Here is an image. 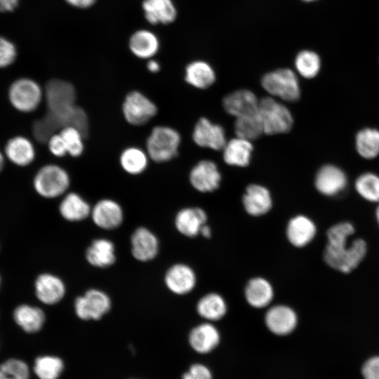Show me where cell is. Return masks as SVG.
Returning <instances> with one entry per match:
<instances>
[{"instance_id":"obj_1","label":"cell","mask_w":379,"mask_h":379,"mask_svg":"<svg viewBox=\"0 0 379 379\" xmlns=\"http://www.w3.org/2000/svg\"><path fill=\"white\" fill-rule=\"evenodd\" d=\"M354 232L353 225L348 222H339L328 230L324 260L328 266L350 273L361 262L366 253V244L363 239H357L348 244V238Z\"/></svg>"},{"instance_id":"obj_2","label":"cell","mask_w":379,"mask_h":379,"mask_svg":"<svg viewBox=\"0 0 379 379\" xmlns=\"http://www.w3.org/2000/svg\"><path fill=\"white\" fill-rule=\"evenodd\" d=\"M180 142V135L175 128L156 126L146 139L145 149L151 161L165 163L177 156Z\"/></svg>"},{"instance_id":"obj_3","label":"cell","mask_w":379,"mask_h":379,"mask_svg":"<svg viewBox=\"0 0 379 379\" xmlns=\"http://www.w3.org/2000/svg\"><path fill=\"white\" fill-rule=\"evenodd\" d=\"M44 91L47 113L55 120L61 129V119L77 105L76 88L68 81L53 79L48 81Z\"/></svg>"},{"instance_id":"obj_4","label":"cell","mask_w":379,"mask_h":379,"mask_svg":"<svg viewBox=\"0 0 379 379\" xmlns=\"http://www.w3.org/2000/svg\"><path fill=\"white\" fill-rule=\"evenodd\" d=\"M71 184L68 171L62 166L49 164L42 166L36 173L33 185L41 197L53 199L66 194Z\"/></svg>"},{"instance_id":"obj_5","label":"cell","mask_w":379,"mask_h":379,"mask_svg":"<svg viewBox=\"0 0 379 379\" xmlns=\"http://www.w3.org/2000/svg\"><path fill=\"white\" fill-rule=\"evenodd\" d=\"M258 113L265 134L284 133L292 128L293 119L290 110L271 97L259 100Z\"/></svg>"},{"instance_id":"obj_6","label":"cell","mask_w":379,"mask_h":379,"mask_svg":"<svg viewBox=\"0 0 379 379\" xmlns=\"http://www.w3.org/2000/svg\"><path fill=\"white\" fill-rule=\"evenodd\" d=\"M261 84L269 94L287 102H295L300 96L298 77L288 68H281L265 74L262 78Z\"/></svg>"},{"instance_id":"obj_7","label":"cell","mask_w":379,"mask_h":379,"mask_svg":"<svg viewBox=\"0 0 379 379\" xmlns=\"http://www.w3.org/2000/svg\"><path fill=\"white\" fill-rule=\"evenodd\" d=\"M121 110L126 121L134 126L145 125L158 113L155 102L138 90L131 91L125 95Z\"/></svg>"},{"instance_id":"obj_8","label":"cell","mask_w":379,"mask_h":379,"mask_svg":"<svg viewBox=\"0 0 379 379\" xmlns=\"http://www.w3.org/2000/svg\"><path fill=\"white\" fill-rule=\"evenodd\" d=\"M44 91L35 81L28 79H19L10 86L8 98L12 105L18 111L31 112L39 106Z\"/></svg>"},{"instance_id":"obj_9","label":"cell","mask_w":379,"mask_h":379,"mask_svg":"<svg viewBox=\"0 0 379 379\" xmlns=\"http://www.w3.org/2000/svg\"><path fill=\"white\" fill-rule=\"evenodd\" d=\"M109 296L104 292L91 289L84 295L78 297L74 303L77 315L84 320H98L110 309Z\"/></svg>"},{"instance_id":"obj_10","label":"cell","mask_w":379,"mask_h":379,"mask_svg":"<svg viewBox=\"0 0 379 379\" xmlns=\"http://www.w3.org/2000/svg\"><path fill=\"white\" fill-rule=\"evenodd\" d=\"M264 321L267 329L276 335L291 333L298 325L295 311L288 305L279 304L270 307L265 312Z\"/></svg>"},{"instance_id":"obj_11","label":"cell","mask_w":379,"mask_h":379,"mask_svg":"<svg viewBox=\"0 0 379 379\" xmlns=\"http://www.w3.org/2000/svg\"><path fill=\"white\" fill-rule=\"evenodd\" d=\"M192 138L197 145L214 150L222 149L227 143L224 128L204 117L197 122Z\"/></svg>"},{"instance_id":"obj_12","label":"cell","mask_w":379,"mask_h":379,"mask_svg":"<svg viewBox=\"0 0 379 379\" xmlns=\"http://www.w3.org/2000/svg\"><path fill=\"white\" fill-rule=\"evenodd\" d=\"M221 175L217 165L210 160L198 162L191 170L190 181L192 187L201 192H211L220 185Z\"/></svg>"},{"instance_id":"obj_13","label":"cell","mask_w":379,"mask_h":379,"mask_svg":"<svg viewBox=\"0 0 379 379\" xmlns=\"http://www.w3.org/2000/svg\"><path fill=\"white\" fill-rule=\"evenodd\" d=\"M347 178L344 171L339 167L326 164L317 171L314 185L317 190L324 195L334 196L345 190Z\"/></svg>"},{"instance_id":"obj_14","label":"cell","mask_w":379,"mask_h":379,"mask_svg":"<svg viewBox=\"0 0 379 379\" xmlns=\"http://www.w3.org/2000/svg\"><path fill=\"white\" fill-rule=\"evenodd\" d=\"M165 283L167 288L176 295L190 293L197 284V276L189 265L178 263L171 266L166 272Z\"/></svg>"},{"instance_id":"obj_15","label":"cell","mask_w":379,"mask_h":379,"mask_svg":"<svg viewBox=\"0 0 379 379\" xmlns=\"http://www.w3.org/2000/svg\"><path fill=\"white\" fill-rule=\"evenodd\" d=\"M259 100L251 91L240 89L227 94L222 100L225 110L236 118L258 111Z\"/></svg>"},{"instance_id":"obj_16","label":"cell","mask_w":379,"mask_h":379,"mask_svg":"<svg viewBox=\"0 0 379 379\" xmlns=\"http://www.w3.org/2000/svg\"><path fill=\"white\" fill-rule=\"evenodd\" d=\"M314 222L306 215H297L291 218L286 227V237L293 246L302 248L310 244L316 235Z\"/></svg>"},{"instance_id":"obj_17","label":"cell","mask_w":379,"mask_h":379,"mask_svg":"<svg viewBox=\"0 0 379 379\" xmlns=\"http://www.w3.org/2000/svg\"><path fill=\"white\" fill-rule=\"evenodd\" d=\"M246 212L253 217L267 213L272 207V198L267 188L257 185H249L242 197Z\"/></svg>"},{"instance_id":"obj_18","label":"cell","mask_w":379,"mask_h":379,"mask_svg":"<svg viewBox=\"0 0 379 379\" xmlns=\"http://www.w3.org/2000/svg\"><path fill=\"white\" fill-rule=\"evenodd\" d=\"M91 214L94 223L105 230L118 227L124 218L121 206L111 199H102L98 201L91 208Z\"/></svg>"},{"instance_id":"obj_19","label":"cell","mask_w":379,"mask_h":379,"mask_svg":"<svg viewBox=\"0 0 379 379\" xmlns=\"http://www.w3.org/2000/svg\"><path fill=\"white\" fill-rule=\"evenodd\" d=\"M274 296L272 284L262 277L250 279L244 288L246 302L255 309L265 308L270 305Z\"/></svg>"},{"instance_id":"obj_20","label":"cell","mask_w":379,"mask_h":379,"mask_svg":"<svg viewBox=\"0 0 379 379\" xmlns=\"http://www.w3.org/2000/svg\"><path fill=\"white\" fill-rule=\"evenodd\" d=\"M220 340L218 328L211 323H201L193 328L189 335L192 348L198 353L206 354L214 350Z\"/></svg>"},{"instance_id":"obj_21","label":"cell","mask_w":379,"mask_h":379,"mask_svg":"<svg viewBox=\"0 0 379 379\" xmlns=\"http://www.w3.org/2000/svg\"><path fill=\"white\" fill-rule=\"evenodd\" d=\"M207 215L199 207H187L180 210L175 218L177 230L187 237L199 234L201 227L207 222Z\"/></svg>"},{"instance_id":"obj_22","label":"cell","mask_w":379,"mask_h":379,"mask_svg":"<svg viewBox=\"0 0 379 379\" xmlns=\"http://www.w3.org/2000/svg\"><path fill=\"white\" fill-rule=\"evenodd\" d=\"M34 286L38 299L46 305L58 302L65 293V286L62 281L48 273L40 274L35 281Z\"/></svg>"},{"instance_id":"obj_23","label":"cell","mask_w":379,"mask_h":379,"mask_svg":"<svg viewBox=\"0 0 379 379\" xmlns=\"http://www.w3.org/2000/svg\"><path fill=\"white\" fill-rule=\"evenodd\" d=\"M132 253L138 260L148 261L153 259L159 250L157 237L145 227L137 229L131 237Z\"/></svg>"},{"instance_id":"obj_24","label":"cell","mask_w":379,"mask_h":379,"mask_svg":"<svg viewBox=\"0 0 379 379\" xmlns=\"http://www.w3.org/2000/svg\"><path fill=\"white\" fill-rule=\"evenodd\" d=\"M128 46L135 57L149 60L158 52L159 41L154 32L147 29H139L131 34Z\"/></svg>"},{"instance_id":"obj_25","label":"cell","mask_w":379,"mask_h":379,"mask_svg":"<svg viewBox=\"0 0 379 379\" xmlns=\"http://www.w3.org/2000/svg\"><path fill=\"white\" fill-rule=\"evenodd\" d=\"M142 8L146 20L152 25L171 23L177 15L171 0H143Z\"/></svg>"},{"instance_id":"obj_26","label":"cell","mask_w":379,"mask_h":379,"mask_svg":"<svg viewBox=\"0 0 379 379\" xmlns=\"http://www.w3.org/2000/svg\"><path fill=\"white\" fill-rule=\"evenodd\" d=\"M222 149L227 164L244 167L250 163L253 147L250 140L237 137L229 140Z\"/></svg>"},{"instance_id":"obj_27","label":"cell","mask_w":379,"mask_h":379,"mask_svg":"<svg viewBox=\"0 0 379 379\" xmlns=\"http://www.w3.org/2000/svg\"><path fill=\"white\" fill-rule=\"evenodd\" d=\"M198 314L208 321H219L227 314V305L219 293L210 292L198 300L196 306Z\"/></svg>"},{"instance_id":"obj_28","label":"cell","mask_w":379,"mask_h":379,"mask_svg":"<svg viewBox=\"0 0 379 379\" xmlns=\"http://www.w3.org/2000/svg\"><path fill=\"white\" fill-rule=\"evenodd\" d=\"M5 154L12 163L20 166L30 164L36 155L33 143L22 136L10 139L6 145Z\"/></svg>"},{"instance_id":"obj_29","label":"cell","mask_w":379,"mask_h":379,"mask_svg":"<svg viewBox=\"0 0 379 379\" xmlns=\"http://www.w3.org/2000/svg\"><path fill=\"white\" fill-rule=\"evenodd\" d=\"M150 159L145 149L130 146L123 149L119 161L122 170L127 174L138 175L144 173L149 166Z\"/></svg>"},{"instance_id":"obj_30","label":"cell","mask_w":379,"mask_h":379,"mask_svg":"<svg viewBox=\"0 0 379 379\" xmlns=\"http://www.w3.org/2000/svg\"><path fill=\"white\" fill-rule=\"evenodd\" d=\"M59 211L67 220L75 222L87 218L91 213L89 204L78 193L65 194L60 205Z\"/></svg>"},{"instance_id":"obj_31","label":"cell","mask_w":379,"mask_h":379,"mask_svg":"<svg viewBox=\"0 0 379 379\" xmlns=\"http://www.w3.org/2000/svg\"><path fill=\"white\" fill-rule=\"evenodd\" d=\"M13 319L25 332L33 333L41 329L45 321V314L39 307L21 305L15 309Z\"/></svg>"},{"instance_id":"obj_32","label":"cell","mask_w":379,"mask_h":379,"mask_svg":"<svg viewBox=\"0 0 379 379\" xmlns=\"http://www.w3.org/2000/svg\"><path fill=\"white\" fill-rule=\"evenodd\" d=\"M185 80L195 88L204 89L214 83L215 74L209 64L198 60L186 67Z\"/></svg>"},{"instance_id":"obj_33","label":"cell","mask_w":379,"mask_h":379,"mask_svg":"<svg viewBox=\"0 0 379 379\" xmlns=\"http://www.w3.org/2000/svg\"><path fill=\"white\" fill-rule=\"evenodd\" d=\"M88 262L98 267H106L115 260L114 246L105 239H98L92 242L86 251Z\"/></svg>"},{"instance_id":"obj_34","label":"cell","mask_w":379,"mask_h":379,"mask_svg":"<svg viewBox=\"0 0 379 379\" xmlns=\"http://www.w3.org/2000/svg\"><path fill=\"white\" fill-rule=\"evenodd\" d=\"M356 149L359 154L366 159H372L379 155V130L365 128L359 131L355 139Z\"/></svg>"},{"instance_id":"obj_35","label":"cell","mask_w":379,"mask_h":379,"mask_svg":"<svg viewBox=\"0 0 379 379\" xmlns=\"http://www.w3.org/2000/svg\"><path fill=\"white\" fill-rule=\"evenodd\" d=\"M234 131L237 137L250 141L258 138L264 133L258 111L251 114L236 118Z\"/></svg>"},{"instance_id":"obj_36","label":"cell","mask_w":379,"mask_h":379,"mask_svg":"<svg viewBox=\"0 0 379 379\" xmlns=\"http://www.w3.org/2000/svg\"><path fill=\"white\" fill-rule=\"evenodd\" d=\"M63 367V362L59 357L43 355L34 360L33 371L39 379H58Z\"/></svg>"},{"instance_id":"obj_37","label":"cell","mask_w":379,"mask_h":379,"mask_svg":"<svg viewBox=\"0 0 379 379\" xmlns=\"http://www.w3.org/2000/svg\"><path fill=\"white\" fill-rule=\"evenodd\" d=\"M298 72L306 79H312L317 75L321 68L319 56L314 51L304 50L300 51L295 60Z\"/></svg>"},{"instance_id":"obj_38","label":"cell","mask_w":379,"mask_h":379,"mask_svg":"<svg viewBox=\"0 0 379 379\" xmlns=\"http://www.w3.org/2000/svg\"><path fill=\"white\" fill-rule=\"evenodd\" d=\"M354 187L361 197L371 202H379V175L364 173L356 180Z\"/></svg>"},{"instance_id":"obj_39","label":"cell","mask_w":379,"mask_h":379,"mask_svg":"<svg viewBox=\"0 0 379 379\" xmlns=\"http://www.w3.org/2000/svg\"><path fill=\"white\" fill-rule=\"evenodd\" d=\"M28 364L18 358H9L0 364V379H29Z\"/></svg>"},{"instance_id":"obj_40","label":"cell","mask_w":379,"mask_h":379,"mask_svg":"<svg viewBox=\"0 0 379 379\" xmlns=\"http://www.w3.org/2000/svg\"><path fill=\"white\" fill-rule=\"evenodd\" d=\"M59 132L64 139L67 155L72 157L81 156L85 148L84 135L79 129L72 126L65 127Z\"/></svg>"},{"instance_id":"obj_41","label":"cell","mask_w":379,"mask_h":379,"mask_svg":"<svg viewBox=\"0 0 379 379\" xmlns=\"http://www.w3.org/2000/svg\"><path fill=\"white\" fill-rule=\"evenodd\" d=\"M60 128L53 118L47 112L36 119L32 125V133L34 138L41 143H46L48 139Z\"/></svg>"},{"instance_id":"obj_42","label":"cell","mask_w":379,"mask_h":379,"mask_svg":"<svg viewBox=\"0 0 379 379\" xmlns=\"http://www.w3.org/2000/svg\"><path fill=\"white\" fill-rule=\"evenodd\" d=\"M16 57V48L13 43L0 36V67L13 63Z\"/></svg>"},{"instance_id":"obj_43","label":"cell","mask_w":379,"mask_h":379,"mask_svg":"<svg viewBox=\"0 0 379 379\" xmlns=\"http://www.w3.org/2000/svg\"><path fill=\"white\" fill-rule=\"evenodd\" d=\"M46 143L49 152L54 157L61 158L67 155L66 145L60 132L51 136Z\"/></svg>"},{"instance_id":"obj_44","label":"cell","mask_w":379,"mask_h":379,"mask_svg":"<svg viewBox=\"0 0 379 379\" xmlns=\"http://www.w3.org/2000/svg\"><path fill=\"white\" fill-rule=\"evenodd\" d=\"M364 379H379V355L367 359L361 369Z\"/></svg>"},{"instance_id":"obj_45","label":"cell","mask_w":379,"mask_h":379,"mask_svg":"<svg viewBox=\"0 0 379 379\" xmlns=\"http://www.w3.org/2000/svg\"><path fill=\"white\" fill-rule=\"evenodd\" d=\"M182 379H212L211 371L201 364H193L189 371L184 373Z\"/></svg>"},{"instance_id":"obj_46","label":"cell","mask_w":379,"mask_h":379,"mask_svg":"<svg viewBox=\"0 0 379 379\" xmlns=\"http://www.w3.org/2000/svg\"><path fill=\"white\" fill-rule=\"evenodd\" d=\"M68 4L79 8H87L93 6L97 0H65Z\"/></svg>"},{"instance_id":"obj_47","label":"cell","mask_w":379,"mask_h":379,"mask_svg":"<svg viewBox=\"0 0 379 379\" xmlns=\"http://www.w3.org/2000/svg\"><path fill=\"white\" fill-rule=\"evenodd\" d=\"M19 0H0V12L13 11L18 5Z\"/></svg>"},{"instance_id":"obj_48","label":"cell","mask_w":379,"mask_h":379,"mask_svg":"<svg viewBox=\"0 0 379 379\" xmlns=\"http://www.w3.org/2000/svg\"><path fill=\"white\" fill-rule=\"evenodd\" d=\"M147 69L152 73H156L159 71L160 65L157 60L151 58L147 62Z\"/></svg>"},{"instance_id":"obj_49","label":"cell","mask_w":379,"mask_h":379,"mask_svg":"<svg viewBox=\"0 0 379 379\" xmlns=\"http://www.w3.org/2000/svg\"><path fill=\"white\" fill-rule=\"evenodd\" d=\"M199 234H201L204 238H210L212 235L211 227L206 223L204 224L200 230Z\"/></svg>"},{"instance_id":"obj_50","label":"cell","mask_w":379,"mask_h":379,"mask_svg":"<svg viewBox=\"0 0 379 379\" xmlns=\"http://www.w3.org/2000/svg\"><path fill=\"white\" fill-rule=\"evenodd\" d=\"M4 166V157L1 152H0V172L1 171Z\"/></svg>"},{"instance_id":"obj_51","label":"cell","mask_w":379,"mask_h":379,"mask_svg":"<svg viewBox=\"0 0 379 379\" xmlns=\"http://www.w3.org/2000/svg\"><path fill=\"white\" fill-rule=\"evenodd\" d=\"M375 215H376V218H377L378 222L379 224V205L377 207Z\"/></svg>"},{"instance_id":"obj_52","label":"cell","mask_w":379,"mask_h":379,"mask_svg":"<svg viewBox=\"0 0 379 379\" xmlns=\"http://www.w3.org/2000/svg\"><path fill=\"white\" fill-rule=\"evenodd\" d=\"M303 1H307V2H310V1H315V0H303Z\"/></svg>"},{"instance_id":"obj_53","label":"cell","mask_w":379,"mask_h":379,"mask_svg":"<svg viewBox=\"0 0 379 379\" xmlns=\"http://www.w3.org/2000/svg\"><path fill=\"white\" fill-rule=\"evenodd\" d=\"M0 282H1V278H0Z\"/></svg>"}]
</instances>
